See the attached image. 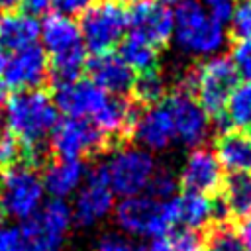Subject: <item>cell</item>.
<instances>
[{
	"label": "cell",
	"instance_id": "cell-1",
	"mask_svg": "<svg viewBox=\"0 0 251 251\" xmlns=\"http://www.w3.org/2000/svg\"><path fill=\"white\" fill-rule=\"evenodd\" d=\"M6 126L25 147L27 163L39 161L41 145L59 122L53 98L43 90H20L6 100Z\"/></svg>",
	"mask_w": 251,
	"mask_h": 251
},
{
	"label": "cell",
	"instance_id": "cell-2",
	"mask_svg": "<svg viewBox=\"0 0 251 251\" xmlns=\"http://www.w3.org/2000/svg\"><path fill=\"white\" fill-rule=\"evenodd\" d=\"M39 37L45 55H49V75L55 86L80 78L86 67V49L80 27L73 18L51 14L39 24Z\"/></svg>",
	"mask_w": 251,
	"mask_h": 251
},
{
	"label": "cell",
	"instance_id": "cell-3",
	"mask_svg": "<svg viewBox=\"0 0 251 251\" xmlns=\"http://www.w3.org/2000/svg\"><path fill=\"white\" fill-rule=\"evenodd\" d=\"M173 39L182 53L208 57L222 49L226 31L200 0H182L173 12Z\"/></svg>",
	"mask_w": 251,
	"mask_h": 251
},
{
	"label": "cell",
	"instance_id": "cell-4",
	"mask_svg": "<svg viewBox=\"0 0 251 251\" xmlns=\"http://www.w3.org/2000/svg\"><path fill=\"white\" fill-rule=\"evenodd\" d=\"M114 218L124 233L149 239H159L176 226L173 198L161 202L147 194L122 198L114 208Z\"/></svg>",
	"mask_w": 251,
	"mask_h": 251
},
{
	"label": "cell",
	"instance_id": "cell-5",
	"mask_svg": "<svg viewBox=\"0 0 251 251\" xmlns=\"http://www.w3.org/2000/svg\"><path fill=\"white\" fill-rule=\"evenodd\" d=\"M45 188L41 176L31 165L20 163L4 169L0 175V214L25 222L33 218L43 206Z\"/></svg>",
	"mask_w": 251,
	"mask_h": 251
},
{
	"label": "cell",
	"instance_id": "cell-6",
	"mask_svg": "<svg viewBox=\"0 0 251 251\" xmlns=\"http://www.w3.org/2000/svg\"><path fill=\"white\" fill-rule=\"evenodd\" d=\"M237 73L227 57H210L208 61L194 67L182 90L192 94V98L210 114H222L227 96L237 86Z\"/></svg>",
	"mask_w": 251,
	"mask_h": 251
},
{
	"label": "cell",
	"instance_id": "cell-7",
	"mask_svg": "<svg viewBox=\"0 0 251 251\" xmlns=\"http://www.w3.org/2000/svg\"><path fill=\"white\" fill-rule=\"evenodd\" d=\"M73 226V212L65 200L53 198L18 227V251H59Z\"/></svg>",
	"mask_w": 251,
	"mask_h": 251
},
{
	"label": "cell",
	"instance_id": "cell-8",
	"mask_svg": "<svg viewBox=\"0 0 251 251\" xmlns=\"http://www.w3.org/2000/svg\"><path fill=\"white\" fill-rule=\"evenodd\" d=\"M78 27L84 49L104 55L122 43L127 29V12L116 0H100L82 14Z\"/></svg>",
	"mask_w": 251,
	"mask_h": 251
},
{
	"label": "cell",
	"instance_id": "cell-9",
	"mask_svg": "<svg viewBox=\"0 0 251 251\" xmlns=\"http://www.w3.org/2000/svg\"><path fill=\"white\" fill-rule=\"evenodd\" d=\"M102 167L112 192L120 194L122 198L141 194L157 171L153 155L139 147L116 149L108 161L102 163Z\"/></svg>",
	"mask_w": 251,
	"mask_h": 251
},
{
	"label": "cell",
	"instance_id": "cell-10",
	"mask_svg": "<svg viewBox=\"0 0 251 251\" xmlns=\"http://www.w3.org/2000/svg\"><path fill=\"white\" fill-rule=\"evenodd\" d=\"M49 139L51 151L57 155V159L67 161H82L84 157L102 151L108 143V137H104L90 120L82 118L59 120Z\"/></svg>",
	"mask_w": 251,
	"mask_h": 251
},
{
	"label": "cell",
	"instance_id": "cell-11",
	"mask_svg": "<svg viewBox=\"0 0 251 251\" xmlns=\"http://www.w3.org/2000/svg\"><path fill=\"white\" fill-rule=\"evenodd\" d=\"M114 192L108 184L106 173L102 165H96L90 173H86L84 182L76 190L73 212V222L80 227H92L100 224L114 210Z\"/></svg>",
	"mask_w": 251,
	"mask_h": 251
},
{
	"label": "cell",
	"instance_id": "cell-12",
	"mask_svg": "<svg viewBox=\"0 0 251 251\" xmlns=\"http://www.w3.org/2000/svg\"><path fill=\"white\" fill-rule=\"evenodd\" d=\"M163 104L169 110L173 129H175V139H178L186 147L202 145L208 139L210 129H212L210 116L192 98V94L180 88L173 92Z\"/></svg>",
	"mask_w": 251,
	"mask_h": 251
},
{
	"label": "cell",
	"instance_id": "cell-13",
	"mask_svg": "<svg viewBox=\"0 0 251 251\" xmlns=\"http://www.w3.org/2000/svg\"><path fill=\"white\" fill-rule=\"evenodd\" d=\"M127 25L133 37L159 49L173 37V12L157 0H143L127 12Z\"/></svg>",
	"mask_w": 251,
	"mask_h": 251
},
{
	"label": "cell",
	"instance_id": "cell-14",
	"mask_svg": "<svg viewBox=\"0 0 251 251\" xmlns=\"http://www.w3.org/2000/svg\"><path fill=\"white\" fill-rule=\"evenodd\" d=\"M110 94L100 90L88 78H76L65 84L55 86L53 102L57 110L65 114V118H82L92 120L96 112L104 106Z\"/></svg>",
	"mask_w": 251,
	"mask_h": 251
},
{
	"label": "cell",
	"instance_id": "cell-15",
	"mask_svg": "<svg viewBox=\"0 0 251 251\" xmlns=\"http://www.w3.org/2000/svg\"><path fill=\"white\" fill-rule=\"evenodd\" d=\"M49 75V61L45 51L39 45H31L18 53H12L6 61V69L2 73L4 84L20 90H35L45 82Z\"/></svg>",
	"mask_w": 251,
	"mask_h": 251
},
{
	"label": "cell",
	"instance_id": "cell-16",
	"mask_svg": "<svg viewBox=\"0 0 251 251\" xmlns=\"http://www.w3.org/2000/svg\"><path fill=\"white\" fill-rule=\"evenodd\" d=\"M178 184L184 192L208 196L222 186V167L214 151L206 147H196L188 153L182 169L178 173Z\"/></svg>",
	"mask_w": 251,
	"mask_h": 251
},
{
	"label": "cell",
	"instance_id": "cell-17",
	"mask_svg": "<svg viewBox=\"0 0 251 251\" xmlns=\"http://www.w3.org/2000/svg\"><path fill=\"white\" fill-rule=\"evenodd\" d=\"M129 133L139 149L149 153L167 149L175 141V129L165 104L149 106L143 112H137Z\"/></svg>",
	"mask_w": 251,
	"mask_h": 251
},
{
	"label": "cell",
	"instance_id": "cell-18",
	"mask_svg": "<svg viewBox=\"0 0 251 251\" xmlns=\"http://www.w3.org/2000/svg\"><path fill=\"white\" fill-rule=\"evenodd\" d=\"M88 75L100 90H104L110 96H124L133 88L135 75L133 71L114 53L94 55L86 63Z\"/></svg>",
	"mask_w": 251,
	"mask_h": 251
},
{
	"label": "cell",
	"instance_id": "cell-19",
	"mask_svg": "<svg viewBox=\"0 0 251 251\" xmlns=\"http://www.w3.org/2000/svg\"><path fill=\"white\" fill-rule=\"evenodd\" d=\"M173 210H175V224H180L186 229H200L210 222H220L227 218V212L222 200H212L202 194L184 192L180 196H173Z\"/></svg>",
	"mask_w": 251,
	"mask_h": 251
},
{
	"label": "cell",
	"instance_id": "cell-20",
	"mask_svg": "<svg viewBox=\"0 0 251 251\" xmlns=\"http://www.w3.org/2000/svg\"><path fill=\"white\" fill-rule=\"evenodd\" d=\"M222 169L229 175H251V135L239 129L224 131L214 151Z\"/></svg>",
	"mask_w": 251,
	"mask_h": 251
},
{
	"label": "cell",
	"instance_id": "cell-21",
	"mask_svg": "<svg viewBox=\"0 0 251 251\" xmlns=\"http://www.w3.org/2000/svg\"><path fill=\"white\" fill-rule=\"evenodd\" d=\"M84 178H86V165L82 161L57 159L45 167L41 182L47 194H51L57 200H63L75 194L84 182Z\"/></svg>",
	"mask_w": 251,
	"mask_h": 251
},
{
	"label": "cell",
	"instance_id": "cell-22",
	"mask_svg": "<svg viewBox=\"0 0 251 251\" xmlns=\"http://www.w3.org/2000/svg\"><path fill=\"white\" fill-rule=\"evenodd\" d=\"M39 22L25 12H4L0 16V49L18 53L37 45Z\"/></svg>",
	"mask_w": 251,
	"mask_h": 251
},
{
	"label": "cell",
	"instance_id": "cell-23",
	"mask_svg": "<svg viewBox=\"0 0 251 251\" xmlns=\"http://www.w3.org/2000/svg\"><path fill=\"white\" fill-rule=\"evenodd\" d=\"M137 116V110L131 102H127L124 96H108L104 106L96 112V116L90 120L96 129L104 137H120L127 133L133 126V120Z\"/></svg>",
	"mask_w": 251,
	"mask_h": 251
},
{
	"label": "cell",
	"instance_id": "cell-24",
	"mask_svg": "<svg viewBox=\"0 0 251 251\" xmlns=\"http://www.w3.org/2000/svg\"><path fill=\"white\" fill-rule=\"evenodd\" d=\"M216 122H220L222 133L227 129L241 131L251 127V80L237 82V86L227 96L222 114L216 116Z\"/></svg>",
	"mask_w": 251,
	"mask_h": 251
},
{
	"label": "cell",
	"instance_id": "cell-25",
	"mask_svg": "<svg viewBox=\"0 0 251 251\" xmlns=\"http://www.w3.org/2000/svg\"><path fill=\"white\" fill-rule=\"evenodd\" d=\"M224 184L222 204L227 216L245 218L251 214V175H229Z\"/></svg>",
	"mask_w": 251,
	"mask_h": 251
},
{
	"label": "cell",
	"instance_id": "cell-26",
	"mask_svg": "<svg viewBox=\"0 0 251 251\" xmlns=\"http://www.w3.org/2000/svg\"><path fill=\"white\" fill-rule=\"evenodd\" d=\"M131 71H139L141 73H149V71H157L159 65V55L157 49L133 35H129L127 39H122L120 43V55H118Z\"/></svg>",
	"mask_w": 251,
	"mask_h": 251
},
{
	"label": "cell",
	"instance_id": "cell-27",
	"mask_svg": "<svg viewBox=\"0 0 251 251\" xmlns=\"http://www.w3.org/2000/svg\"><path fill=\"white\" fill-rule=\"evenodd\" d=\"M204 239L198 231L186 227H173L163 237L153 239V251H202Z\"/></svg>",
	"mask_w": 251,
	"mask_h": 251
},
{
	"label": "cell",
	"instance_id": "cell-28",
	"mask_svg": "<svg viewBox=\"0 0 251 251\" xmlns=\"http://www.w3.org/2000/svg\"><path fill=\"white\" fill-rule=\"evenodd\" d=\"M131 90H133L137 102H141L145 106H157L165 98L167 82L159 71H149V73H141L135 78Z\"/></svg>",
	"mask_w": 251,
	"mask_h": 251
},
{
	"label": "cell",
	"instance_id": "cell-29",
	"mask_svg": "<svg viewBox=\"0 0 251 251\" xmlns=\"http://www.w3.org/2000/svg\"><path fill=\"white\" fill-rule=\"evenodd\" d=\"M202 251H243L237 231L226 224H220L210 229L208 237L204 239Z\"/></svg>",
	"mask_w": 251,
	"mask_h": 251
},
{
	"label": "cell",
	"instance_id": "cell-30",
	"mask_svg": "<svg viewBox=\"0 0 251 251\" xmlns=\"http://www.w3.org/2000/svg\"><path fill=\"white\" fill-rule=\"evenodd\" d=\"M176 186H178V178L171 171L163 169V171H155V175L151 176V180H149L145 190H147V196L165 202V200L173 198Z\"/></svg>",
	"mask_w": 251,
	"mask_h": 251
},
{
	"label": "cell",
	"instance_id": "cell-31",
	"mask_svg": "<svg viewBox=\"0 0 251 251\" xmlns=\"http://www.w3.org/2000/svg\"><path fill=\"white\" fill-rule=\"evenodd\" d=\"M20 163L29 165L25 147L12 133H4L0 137V169H10Z\"/></svg>",
	"mask_w": 251,
	"mask_h": 251
},
{
	"label": "cell",
	"instance_id": "cell-32",
	"mask_svg": "<svg viewBox=\"0 0 251 251\" xmlns=\"http://www.w3.org/2000/svg\"><path fill=\"white\" fill-rule=\"evenodd\" d=\"M229 29L235 39H251V0H237L229 18Z\"/></svg>",
	"mask_w": 251,
	"mask_h": 251
},
{
	"label": "cell",
	"instance_id": "cell-33",
	"mask_svg": "<svg viewBox=\"0 0 251 251\" xmlns=\"http://www.w3.org/2000/svg\"><path fill=\"white\" fill-rule=\"evenodd\" d=\"M227 59L233 65L237 76L251 80V39H237Z\"/></svg>",
	"mask_w": 251,
	"mask_h": 251
},
{
	"label": "cell",
	"instance_id": "cell-34",
	"mask_svg": "<svg viewBox=\"0 0 251 251\" xmlns=\"http://www.w3.org/2000/svg\"><path fill=\"white\" fill-rule=\"evenodd\" d=\"M202 6L206 8V12H208L216 22H220V24L224 25V24L229 22V18H231L235 0H204Z\"/></svg>",
	"mask_w": 251,
	"mask_h": 251
},
{
	"label": "cell",
	"instance_id": "cell-35",
	"mask_svg": "<svg viewBox=\"0 0 251 251\" xmlns=\"http://www.w3.org/2000/svg\"><path fill=\"white\" fill-rule=\"evenodd\" d=\"M98 0H53V6L57 10V14L73 18V16H80L84 14L88 8H92Z\"/></svg>",
	"mask_w": 251,
	"mask_h": 251
},
{
	"label": "cell",
	"instance_id": "cell-36",
	"mask_svg": "<svg viewBox=\"0 0 251 251\" xmlns=\"http://www.w3.org/2000/svg\"><path fill=\"white\" fill-rule=\"evenodd\" d=\"M131 241L120 233H104L96 241V251H131Z\"/></svg>",
	"mask_w": 251,
	"mask_h": 251
},
{
	"label": "cell",
	"instance_id": "cell-37",
	"mask_svg": "<svg viewBox=\"0 0 251 251\" xmlns=\"http://www.w3.org/2000/svg\"><path fill=\"white\" fill-rule=\"evenodd\" d=\"M0 251H18V227L0 226Z\"/></svg>",
	"mask_w": 251,
	"mask_h": 251
},
{
	"label": "cell",
	"instance_id": "cell-38",
	"mask_svg": "<svg viewBox=\"0 0 251 251\" xmlns=\"http://www.w3.org/2000/svg\"><path fill=\"white\" fill-rule=\"evenodd\" d=\"M237 237L241 241L243 251H251V214L241 218V224H239V229H237Z\"/></svg>",
	"mask_w": 251,
	"mask_h": 251
},
{
	"label": "cell",
	"instance_id": "cell-39",
	"mask_svg": "<svg viewBox=\"0 0 251 251\" xmlns=\"http://www.w3.org/2000/svg\"><path fill=\"white\" fill-rule=\"evenodd\" d=\"M20 4L24 6L25 14L35 16V14H43V12H47V8L53 6V0H20Z\"/></svg>",
	"mask_w": 251,
	"mask_h": 251
},
{
	"label": "cell",
	"instance_id": "cell-40",
	"mask_svg": "<svg viewBox=\"0 0 251 251\" xmlns=\"http://www.w3.org/2000/svg\"><path fill=\"white\" fill-rule=\"evenodd\" d=\"M20 0H0V12H12L14 6H18Z\"/></svg>",
	"mask_w": 251,
	"mask_h": 251
},
{
	"label": "cell",
	"instance_id": "cell-41",
	"mask_svg": "<svg viewBox=\"0 0 251 251\" xmlns=\"http://www.w3.org/2000/svg\"><path fill=\"white\" fill-rule=\"evenodd\" d=\"M6 100H8V92H6V84L0 80V108L6 104Z\"/></svg>",
	"mask_w": 251,
	"mask_h": 251
},
{
	"label": "cell",
	"instance_id": "cell-42",
	"mask_svg": "<svg viewBox=\"0 0 251 251\" xmlns=\"http://www.w3.org/2000/svg\"><path fill=\"white\" fill-rule=\"evenodd\" d=\"M6 61H8L6 51H4V49H0V75H2V73H4V69H6Z\"/></svg>",
	"mask_w": 251,
	"mask_h": 251
},
{
	"label": "cell",
	"instance_id": "cell-43",
	"mask_svg": "<svg viewBox=\"0 0 251 251\" xmlns=\"http://www.w3.org/2000/svg\"><path fill=\"white\" fill-rule=\"evenodd\" d=\"M157 2H159V4H163V6H167V8H171V6H175V8H176L182 0H157Z\"/></svg>",
	"mask_w": 251,
	"mask_h": 251
},
{
	"label": "cell",
	"instance_id": "cell-44",
	"mask_svg": "<svg viewBox=\"0 0 251 251\" xmlns=\"http://www.w3.org/2000/svg\"><path fill=\"white\" fill-rule=\"evenodd\" d=\"M131 251H153L151 245H131Z\"/></svg>",
	"mask_w": 251,
	"mask_h": 251
},
{
	"label": "cell",
	"instance_id": "cell-45",
	"mask_svg": "<svg viewBox=\"0 0 251 251\" xmlns=\"http://www.w3.org/2000/svg\"><path fill=\"white\" fill-rule=\"evenodd\" d=\"M118 2V0H116ZM122 2H133V4H137V2H143V0H122Z\"/></svg>",
	"mask_w": 251,
	"mask_h": 251
},
{
	"label": "cell",
	"instance_id": "cell-46",
	"mask_svg": "<svg viewBox=\"0 0 251 251\" xmlns=\"http://www.w3.org/2000/svg\"><path fill=\"white\" fill-rule=\"evenodd\" d=\"M4 135V127H2V122H0V137Z\"/></svg>",
	"mask_w": 251,
	"mask_h": 251
},
{
	"label": "cell",
	"instance_id": "cell-47",
	"mask_svg": "<svg viewBox=\"0 0 251 251\" xmlns=\"http://www.w3.org/2000/svg\"><path fill=\"white\" fill-rule=\"evenodd\" d=\"M249 135H251V133H249Z\"/></svg>",
	"mask_w": 251,
	"mask_h": 251
}]
</instances>
